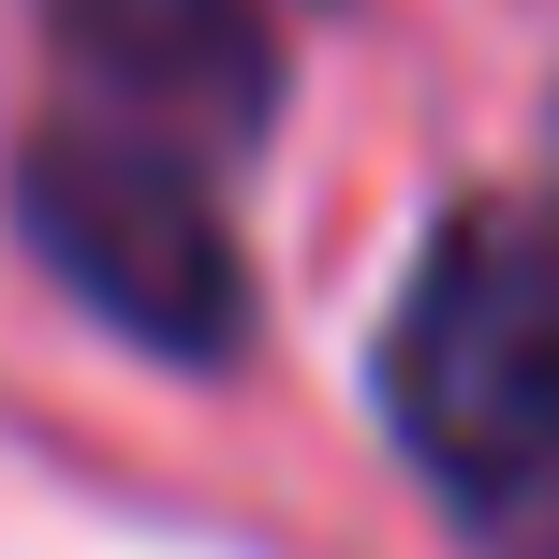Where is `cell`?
Masks as SVG:
<instances>
[{
	"label": "cell",
	"mask_w": 559,
	"mask_h": 559,
	"mask_svg": "<svg viewBox=\"0 0 559 559\" xmlns=\"http://www.w3.org/2000/svg\"><path fill=\"white\" fill-rule=\"evenodd\" d=\"M383 427L472 559H559V192H486L413 251Z\"/></svg>",
	"instance_id": "6da1fadb"
},
{
	"label": "cell",
	"mask_w": 559,
	"mask_h": 559,
	"mask_svg": "<svg viewBox=\"0 0 559 559\" xmlns=\"http://www.w3.org/2000/svg\"><path fill=\"white\" fill-rule=\"evenodd\" d=\"M15 236L45 251L59 295H88L163 368H222L251 338V251H236L206 163L163 147V133H118V118L29 133L15 147Z\"/></svg>",
	"instance_id": "7a4b0ae2"
},
{
	"label": "cell",
	"mask_w": 559,
	"mask_h": 559,
	"mask_svg": "<svg viewBox=\"0 0 559 559\" xmlns=\"http://www.w3.org/2000/svg\"><path fill=\"white\" fill-rule=\"evenodd\" d=\"M45 29H59V59L104 88L118 133H163V147H192V163L251 147L265 104H280L265 0H45Z\"/></svg>",
	"instance_id": "3957f363"
}]
</instances>
